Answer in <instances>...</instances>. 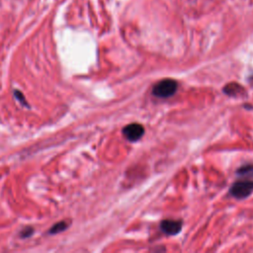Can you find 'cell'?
I'll use <instances>...</instances> for the list:
<instances>
[{"instance_id":"obj_1","label":"cell","mask_w":253,"mask_h":253,"mask_svg":"<svg viewBox=\"0 0 253 253\" xmlns=\"http://www.w3.org/2000/svg\"><path fill=\"white\" fill-rule=\"evenodd\" d=\"M177 91V82L172 79H164L156 83L152 94L158 98H168Z\"/></svg>"},{"instance_id":"obj_2","label":"cell","mask_w":253,"mask_h":253,"mask_svg":"<svg viewBox=\"0 0 253 253\" xmlns=\"http://www.w3.org/2000/svg\"><path fill=\"white\" fill-rule=\"evenodd\" d=\"M229 192L237 199L246 198L253 192V181L250 179L238 180L231 186Z\"/></svg>"},{"instance_id":"obj_3","label":"cell","mask_w":253,"mask_h":253,"mask_svg":"<svg viewBox=\"0 0 253 253\" xmlns=\"http://www.w3.org/2000/svg\"><path fill=\"white\" fill-rule=\"evenodd\" d=\"M144 133V128L141 125L139 124H130L127 125L124 129H123V134L124 136L129 140V141H136Z\"/></svg>"},{"instance_id":"obj_4","label":"cell","mask_w":253,"mask_h":253,"mask_svg":"<svg viewBox=\"0 0 253 253\" xmlns=\"http://www.w3.org/2000/svg\"><path fill=\"white\" fill-rule=\"evenodd\" d=\"M160 228L167 235H175L181 230L182 223L179 220L166 219L161 222Z\"/></svg>"},{"instance_id":"obj_5","label":"cell","mask_w":253,"mask_h":253,"mask_svg":"<svg viewBox=\"0 0 253 253\" xmlns=\"http://www.w3.org/2000/svg\"><path fill=\"white\" fill-rule=\"evenodd\" d=\"M69 226V223L65 220H62V221H59L55 224H53L49 230H48V234H57L59 232H62L64 231L67 227Z\"/></svg>"},{"instance_id":"obj_6","label":"cell","mask_w":253,"mask_h":253,"mask_svg":"<svg viewBox=\"0 0 253 253\" xmlns=\"http://www.w3.org/2000/svg\"><path fill=\"white\" fill-rule=\"evenodd\" d=\"M33 232H34V229L32 227H26L20 232V237L21 238H27V237L31 236L33 234Z\"/></svg>"},{"instance_id":"obj_7","label":"cell","mask_w":253,"mask_h":253,"mask_svg":"<svg viewBox=\"0 0 253 253\" xmlns=\"http://www.w3.org/2000/svg\"><path fill=\"white\" fill-rule=\"evenodd\" d=\"M14 95H15V98H16L22 105L28 106V105H27V101H26L24 95H23L21 92H19L18 90H16V91H14Z\"/></svg>"}]
</instances>
